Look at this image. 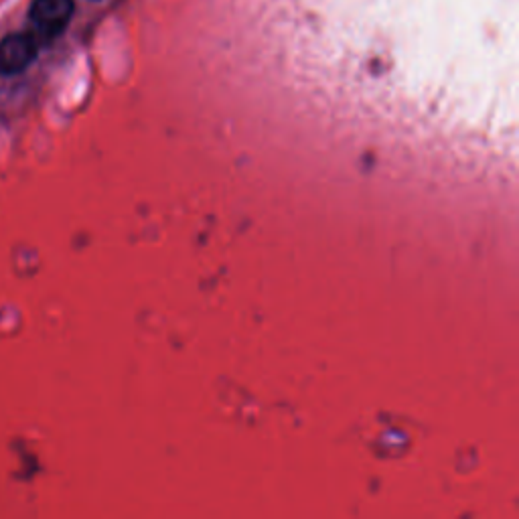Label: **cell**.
<instances>
[{"mask_svg":"<svg viewBox=\"0 0 519 519\" xmlns=\"http://www.w3.org/2000/svg\"><path fill=\"white\" fill-rule=\"evenodd\" d=\"M29 17L43 37L53 39L63 33L71 21L73 0H33Z\"/></svg>","mask_w":519,"mask_h":519,"instance_id":"1","label":"cell"},{"mask_svg":"<svg viewBox=\"0 0 519 519\" xmlns=\"http://www.w3.org/2000/svg\"><path fill=\"white\" fill-rule=\"evenodd\" d=\"M37 57V41L31 35L15 33L0 41V73L17 76Z\"/></svg>","mask_w":519,"mask_h":519,"instance_id":"2","label":"cell"}]
</instances>
